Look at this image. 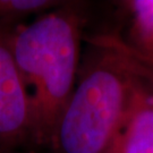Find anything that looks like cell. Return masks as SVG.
<instances>
[{
	"mask_svg": "<svg viewBox=\"0 0 153 153\" xmlns=\"http://www.w3.org/2000/svg\"><path fill=\"white\" fill-rule=\"evenodd\" d=\"M110 153H153V69L135 57L129 98Z\"/></svg>",
	"mask_w": 153,
	"mask_h": 153,
	"instance_id": "cell-4",
	"label": "cell"
},
{
	"mask_svg": "<svg viewBox=\"0 0 153 153\" xmlns=\"http://www.w3.org/2000/svg\"><path fill=\"white\" fill-rule=\"evenodd\" d=\"M125 34L119 38L136 59L153 69V0L121 2Z\"/></svg>",
	"mask_w": 153,
	"mask_h": 153,
	"instance_id": "cell-5",
	"label": "cell"
},
{
	"mask_svg": "<svg viewBox=\"0 0 153 153\" xmlns=\"http://www.w3.org/2000/svg\"><path fill=\"white\" fill-rule=\"evenodd\" d=\"M84 15L64 4L16 27L9 47L31 111L32 145H49L75 88L81 66Z\"/></svg>",
	"mask_w": 153,
	"mask_h": 153,
	"instance_id": "cell-1",
	"label": "cell"
},
{
	"mask_svg": "<svg viewBox=\"0 0 153 153\" xmlns=\"http://www.w3.org/2000/svg\"><path fill=\"white\" fill-rule=\"evenodd\" d=\"M0 32V153H14L32 144L31 111L9 47Z\"/></svg>",
	"mask_w": 153,
	"mask_h": 153,
	"instance_id": "cell-3",
	"label": "cell"
},
{
	"mask_svg": "<svg viewBox=\"0 0 153 153\" xmlns=\"http://www.w3.org/2000/svg\"><path fill=\"white\" fill-rule=\"evenodd\" d=\"M134 57L117 36L94 41L55 127L51 153H110L129 98Z\"/></svg>",
	"mask_w": 153,
	"mask_h": 153,
	"instance_id": "cell-2",
	"label": "cell"
},
{
	"mask_svg": "<svg viewBox=\"0 0 153 153\" xmlns=\"http://www.w3.org/2000/svg\"><path fill=\"white\" fill-rule=\"evenodd\" d=\"M64 4L55 0H0V32L16 27Z\"/></svg>",
	"mask_w": 153,
	"mask_h": 153,
	"instance_id": "cell-6",
	"label": "cell"
}]
</instances>
